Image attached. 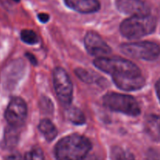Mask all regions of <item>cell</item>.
I'll list each match as a JSON object with an SVG mask.
<instances>
[{
  "mask_svg": "<svg viewBox=\"0 0 160 160\" xmlns=\"http://www.w3.org/2000/svg\"><path fill=\"white\" fill-rule=\"evenodd\" d=\"M92 149L90 140L78 134L62 138L55 147V156L57 160H82Z\"/></svg>",
  "mask_w": 160,
  "mask_h": 160,
  "instance_id": "6da1fadb",
  "label": "cell"
},
{
  "mask_svg": "<svg viewBox=\"0 0 160 160\" xmlns=\"http://www.w3.org/2000/svg\"><path fill=\"white\" fill-rule=\"evenodd\" d=\"M156 20L152 16L131 17L121 23L120 27L122 35L128 39H138L154 32Z\"/></svg>",
  "mask_w": 160,
  "mask_h": 160,
  "instance_id": "7a4b0ae2",
  "label": "cell"
},
{
  "mask_svg": "<svg viewBox=\"0 0 160 160\" xmlns=\"http://www.w3.org/2000/svg\"><path fill=\"white\" fill-rule=\"evenodd\" d=\"M94 65L100 70L113 75H141L140 69L135 64L122 58L100 57L94 60Z\"/></svg>",
  "mask_w": 160,
  "mask_h": 160,
  "instance_id": "3957f363",
  "label": "cell"
},
{
  "mask_svg": "<svg viewBox=\"0 0 160 160\" xmlns=\"http://www.w3.org/2000/svg\"><path fill=\"white\" fill-rule=\"evenodd\" d=\"M103 104L108 109L131 117L141 113V109L134 97L120 93H108L103 97Z\"/></svg>",
  "mask_w": 160,
  "mask_h": 160,
  "instance_id": "277c9868",
  "label": "cell"
},
{
  "mask_svg": "<svg viewBox=\"0 0 160 160\" xmlns=\"http://www.w3.org/2000/svg\"><path fill=\"white\" fill-rule=\"evenodd\" d=\"M120 51L134 59L152 61L159 56L160 47L157 44L151 42H132L120 45Z\"/></svg>",
  "mask_w": 160,
  "mask_h": 160,
  "instance_id": "5b68a950",
  "label": "cell"
},
{
  "mask_svg": "<svg viewBox=\"0 0 160 160\" xmlns=\"http://www.w3.org/2000/svg\"><path fill=\"white\" fill-rule=\"evenodd\" d=\"M53 84L59 101L65 106H70L73 99V84L68 73L62 67L54 70Z\"/></svg>",
  "mask_w": 160,
  "mask_h": 160,
  "instance_id": "8992f818",
  "label": "cell"
},
{
  "mask_svg": "<svg viewBox=\"0 0 160 160\" xmlns=\"http://www.w3.org/2000/svg\"><path fill=\"white\" fill-rule=\"evenodd\" d=\"M27 115L28 107L26 102L18 97L11 100L5 112V118L9 125L18 128L24 123Z\"/></svg>",
  "mask_w": 160,
  "mask_h": 160,
  "instance_id": "52a82bcc",
  "label": "cell"
},
{
  "mask_svg": "<svg viewBox=\"0 0 160 160\" xmlns=\"http://www.w3.org/2000/svg\"><path fill=\"white\" fill-rule=\"evenodd\" d=\"M84 45L88 52L92 56L104 57L111 53V48L102 38L101 36L93 31H89L84 37Z\"/></svg>",
  "mask_w": 160,
  "mask_h": 160,
  "instance_id": "ba28073f",
  "label": "cell"
},
{
  "mask_svg": "<svg viewBox=\"0 0 160 160\" xmlns=\"http://www.w3.org/2000/svg\"><path fill=\"white\" fill-rule=\"evenodd\" d=\"M117 7L119 11L131 17L149 15V8L141 0H117Z\"/></svg>",
  "mask_w": 160,
  "mask_h": 160,
  "instance_id": "9c48e42d",
  "label": "cell"
},
{
  "mask_svg": "<svg viewBox=\"0 0 160 160\" xmlns=\"http://www.w3.org/2000/svg\"><path fill=\"white\" fill-rule=\"evenodd\" d=\"M112 78L119 88L127 92L139 90L145 84V80L142 75H113Z\"/></svg>",
  "mask_w": 160,
  "mask_h": 160,
  "instance_id": "30bf717a",
  "label": "cell"
},
{
  "mask_svg": "<svg viewBox=\"0 0 160 160\" xmlns=\"http://www.w3.org/2000/svg\"><path fill=\"white\" fill-rule=\"evenodd\" d=\"M69 8L81 13H92L99 10L98 0H65Z\"/></svg>",
  "mask_w": 160,
  "mask_h": 160,
  "instance_id": "8fae6325",
  "label": "cell"
},
{
  "mask_svg": "<svg viewBox=\"0 0 160 160\" xmlns=\"http://www.w3.org/2000/svg\"><path fill=\"white\" fill-rule=\"evenodd\" d=\"M145 131L148 137L155 142L160 141V117L150 114L145 121Z\"/></svg>",
  "mask_w": 160,
  "mask_h": 160,
  "instance_id": "7c38bea8",
  "label": "cell"
},
{
  "mask_svg": "<svg viewBox=\"0 0 160 160\" xmlns=\"http://www.w3.org/2000/svg\"><path fill=\"white\" fill-rule=\"evenodd\" d=\"M19 138H20V131L18 128L9 125L5 129L3 140L1 144L2 148L6 150L13 149L18 144Z\"/></svg>",
  "mask_w": 160,
  "mask_h": 160,
  "instance_id": "4fadbf2b",
  "label": "cell"
},
{
  "mask_svg": "<svg viewBox=\"0 0 160 160\" xmlns=\"http://www.w3.org/2000/svg\"><path fill=\"white\" fill-rule=\"evenodd\" d=\"M39 131H41L44 137L48 142H52L57 136V129L56 126L48 119H44L41 120L38 125Z\"/></svg>",
  "mask_w": 160,
  "mask_h": 160,
  "instance_id": "5bb4252c",
  "label": "cell"
},
{
  "mask_svg": "<svg viewBox=\"0 0 160 160\" xmlns=\"http://www.w3.org/2000/svg\"><path fill=\"white\" fill-rule=\"evenodd\" d=\"M66 114L67 119L73 124L81 125L86 121L84 113L77 107H69L66 111Z\"/></svg>",
  "mask_w": 160,
  "mask_h": 160,
  "instance_id": "9a60e30c",
  "label": "cell"
},
{
  "mask_svg": "<svg viewBox=\"0 0 160 160\" xmlns=\"http://www.w3.org/2000/svg\"><path fill=\"white\" fill-rule=\"evenodd\" d=\"M112 160H136L131 152L119 146H115L111 150Z\"/></svg>",
  "mask_w": 160,
  "mask_h": 160,
  "instance_id": "2e32d148",
  "label": "cell"
},
{
  "mask_svg": "<svg viewBox=\"0 0 160 160\" xmlns=\"http://www.w3.org/2000/svg\"><path fill=\"white\" fill-rule=\"evenodd\" d=\"M75 73L79 79L87 84H92L98 80V77L93 72L89 71L83 68H78L75 70Z\"/></svg>",
  "mask_w": 160,
  "mask_h": 160,
  "instance_id": "e0dca14e",
  "label": "cell"
},
{
  "mask_svg": "<svg viewBox=\"0 0 160 160\" xmlns=\"http://www.w3.org/2000/svg\"><path fill=\"white\" fill-rule=\"evenodd\" d=\"M20 37L23 42L30 45H34L38 42L37 34L31 30H23L20 33Z\"/></svg>",
  "mask_w": 160,
  "mask_h": 160,
  "instance_id": "ac0fdd59",
  "label": "cell"
},
{
  "mask_svg": "<svg viewBox=\"0 0 160 160\" xmlns=\"http://www.w3.org/2000/svg\"><path fill=\"white\" fill-rule=\"evenodd\" d=\"M24 160H45L44 153L40 148H34L25 154Z\"/></svg>",
  "mask_w": 160,
  "mask_h": 160,
  "instance_id": "d6986e66",
  "label": "cell"
},
{
  "mask_svg": "<svg viewBox=\"0 0 160 160\" xmlns=\"http://www.w3.org/2000/svg\"><path fill=\"white\" fill-rule=\"evenodd\" d=\"M147 160H159V156L156 152L151 151L148 154V157Z\"/></svg>",
  "mask_w": 160,
  "mask_h": 160,
  "instance_id": "ffe728a7",
  "label": "cell"
},
{
  "mask_svg": "<svg viewBox=\"0 0 160 160\" xmlns=\"http://www.w3.org/2000/svg\"><path fill=\"white\" fill-rule=\"evenodd\" d=\"M21 155L19 152H13L12 154L9 155L7 158H6V160H21Z\"/></svg>",
  "mask_w": 160,
  "mask_h": 160,
  "instance_id": "44dd1931",
  "label": "cell"
},
{
  "mask_svg": "<svg viewBox=\"0 0 160 160\" xmlns=\"http://www.w3.org/2000/svg\"><path fill=\"white\" fill-rule=\"evenodd\" d=\"M38 17L39 20L42 23H46L49 20V16L46 13H39L38 15Z\"/></svg>",
  "mask_w": 160,
  "mask_h": 160,
  "instance_id": "7402d4cb",
  "label": "cell"
},
{
  "mask_svg": "<svg viewBox=\"0 0 160 160\" xmlns=\"http://www.w3.org/2000/svg\"><path fill=\"white\" fill-rule=\"evenodd\" d=\"M26 56L33 65H37V59L31 53H26Z\"/></svg>",
  "mask_w": 160,
  "mask_h": 160,
  "instance_id": "603a6c76",
  "label": "cell"
},
{
  "mask_svg": "<svg viewBox=\"0 0 160 160\" xmlns=\"http://www.w3.org/2000/svg\"><path fill=\"white\" fill-rule=\"evenodd\" d=\"M156 93H157V96L160 101V79L157 81V82H156Z\"/></svg>",
  "mask_w": 160,
  "mask_h": 160,
  "instance_id": "cb8c5ba5",
  "label": "cell"
},
{
  "mask_svg": "<svg viewBox=\"0 0 160 160\" xmlns=\"http://www.w3.org/2000/svg\"><path fill=\"white\" fill-rule=\"evenodd\" d=\"M12 1L16 2H20V0H12Z\"/></svg>",
  "mask_w": 160,
  "mask_h": 160,
  "instance_id": "d4e9b609",
  "label": "cell"
}]
</instances>
